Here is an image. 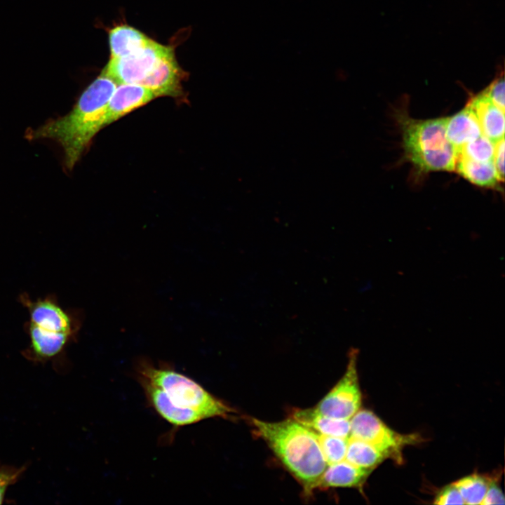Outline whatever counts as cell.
<instances>
[{
  "label": "cell",
  "instance_id": "9a60e30c",
  "mask_svg": "<svg viewBox=\"0 0 505 505\" xmlns=\"http://www.w3.org/2000/svg\"><path fill=\"white\" fill-rule=\"evenodd\" d=\"M454 170L466 180L480 187L496 188L500 182L493 161L478 162L459 154Z\"/></svg>",
  "mask_w": 505,
  "mask_h": 505
},
{
  "label": "cell",
  "instance_id": "2e32d148",
  "mask_svg": "<svg viewBox=\"0 0 505 505\" xmlns=\"http://www.w3.org/2000/svg\"><path fill=\"white\" fill-rule=\"evenodd\" d=\"M149 40L134 27L126 25L116 26L109 32L111 58L126 56L145 46Z\"/></svg>",
  "mask_w": 505,
  "mask_h": 505
},
{
  "label": "cell",
  "instance_id": "3957f363",
  "mask_svg": "<svg viewBox=\"0 0 505 505\" xmlns=\"http://www.w3.org/2000/svg\"><path fill=\"white\" fill-rule=\"evenodd\" d=\"M250 421L257 435L302 485L304 494H312L328 465L317 433L291 417L275 422Z\"/></svg>",
  "mask_w": 505,
  "mask_h": 505
},
{
  "label": "cell",
  "instance_id": "d6986e66",
  "mask_svg": "<svg viewBox=\"0 0 505 505\" xmlns=\"http://www.w3.org/2000/svg\"><path fill=\"white\" fill-rule=\"evenodd\" d=\"M317 437L327 464L345 459L348 438L319 433H317Z\"/></svg>",
  "mask_w": 505,
  "mask_h": 505
},
{
  "label": "cell",
  "instance_id": "ffe728a7",
  "mask_svg": "<svg viewBox=\"0 0 505 505\" xmlns=\"http://www.w3.org/2000/svg\"><path fill=\"white\" fill-rule=\"evenodd\" d=\"M494 144L484 135L466 144L460 150V155L478 162L492 161Z\"/></svg>",
  "mask_w": 505,
  "mask_h": 505
},
{
  "label": "cell",
  "instance_id": "d4e9b609",
  "mask_svg": "<svg viewBox=\"0 0 505 505\" xmlns=\"http://www.w3.org/2000/svg\"><path fill=\"white\" fill-rule=\"evenodd\" d=\"M504 138L494 144L493 162L499 182L504 180Z\"/></svg>",
  "mask_w": 505,
  "mask_h": 505
},
{
  "label": "cell",
  "instance_id": "603a6c76",
  "mask_svg": "<svg viewBox=\"0 0 505 505\" xmlns=\"http://www.w3.org/2000/svg\"><path fill=\"white\" fill-rule=\"evenodd\" d=\"M22 471V468L13 470L0 469V504H2L4 499L7 488L16 482Z\"/></svg>",
  "mask_w": 505,
  "mask_h": 505
},
{
  "label": "cell",
  "instance_id": "ba28073f",
  "mask_svg": "<svg viewBox=\"0 0 505 505\" xmlns=\"http://www.w3.org/2000/svg\"><path fill=\"white\" fill-rule=\"evenodd\" d=\"M358 350L349 352V362L342 377L318 403L320 413L337 419H350L359 410L362 396L357 371Z\"/></svg>",
  "mask_w": 505,
  "mask_h": 505
},
{
  "label": "cell",
  "instance_id": "7a4b0ae2",
  "mask_svg": "<svg viewBox=\"0 0 505 505\" xmlns=\"http://www.w3.org/2000/svg\"><path fill=\"white\" fill-rule=\"evenodd\" d=\"M116 84L101 72L83 91L71 111L35 129H28L26 138L57 142L63 151L65 168L72 170L95 135L105 127L107 105Z\"/></svg>",
  "mask_w": 505,
  "mask_h": 505
},
{
  "label": "cell",
  "instance_id": "52a82bcc",
  "mask_svg": "<svg viewBox=\"0 0 505 505\" xmlns=\"http://www.w3.org/2000/svg\"><path fill=\"white\" fill-rule=\"evenodd\" d=\"M173 48L150 39L138 50L121 58H111L102 73L117 84L133 83L142 86L161 60Z\"/></svg>",
  "mask_w": 505,
  "mask_h": 505
},
{
  "label": "cell",
  "instance_id": "7402d4cb",
  "mask_svg": "<svg viewBox=\"0 0 505 505\" xmlns=\"http://www.w3.org/2000/svg\"><path fill=\"white\" fill-rule=\"evenodd\" d=\"M433 504L439 505L465 504L457 487L452 483L445 487L436 497Z\"/></svg>",
  "mask_w": 505,
  "mask_h": 505
},
{
  "label": "cell",
  "instance_id": "4fadbf2b",
  "mask_svg": "<svg viewBox=\"0 0 505 505\" xmlns=\"http://www.w3.org/2000/svg\"><path fill=\"white\" fill-rule=\"evenodd\" d=\"M482 134L478 119L468 105L457 114L447 117L446 137L459 153L466 144Z\"/></svg>",
  "mask_w": 505,
  "mask_h": 505
},
{
  "label": "cell",
  "instance_id": "5bb4252c",
  "mask_svg": "<svg viewBox=\"0 0 505 505\" xmlns=\"http://www.w3.org/2000/svg\"><path fill=\"white\" fill-rule=\"evenodd\" d=\"M291 418L323 435L348 438L350 436V419H337L324 415L315 408L292 410Z\"/></svg>",
  "mask_w": 505,
  "mask_h": 505
},
{
  "label": "cell",
  "instance_id": "277c9868",
  "mask_svg": "<svg viewBox=\"0 0 505 505\" xmlns=\"http://www.w3.org/2000/svg\"><path fill=\"white\" fill-rule=\"evenodd\" d=\"M18 301L27 309L24 330L29 346L24 355L34 361H47L60 354L76 341L82 325L79 310L65 309L54 294L32 299L27 292Z\"/></svg>",
  "mask_w": 505,
  "mask_h": 505
},
{
  "label": "cell",
  "instance_id": "cb8c5ba5",
  "mask_svg": "<svg viewBox=\"0 0 505 505\" xmlns=\"http://www.w3.org/2000/svg\"><path fill=\"white\" fill-rule=\"evenodd\" d=\"M505 498L504 494L493 480H490L488 488L481 502V505L504 504Z\"/></svg>",
  "mask_w": 505,
  "mask_h": 505
},
{
  "label": "cell",
  "instance_id": "5b68a950",
  "mask_svg": "<svg viewBox=\"0 0 505 505\" xmlns=\"http://www.w3.org/2000/svg\"><path fill=\"white\" fill-rule=\"evenodd\" d=\"M447 117L417 120L402 114L399 122L406 157L422 172L453 171L459 152L446 137Z\"/></svg>",
  "mask_w": 505,
  "mask_h": 505
},
{
  "label": "cell",
  "instance_id": "44dd1931",
  "mask_svg": "<svg viewBox=\"0 0 505 505\" xmlns=\"http://www.w3.org/2000/svg\"><path fill=\"white\" fill-rule=\"evenodd\" d=\"M504 85V77L501 72L481 91L494 105L504 111L505 107Z\"/></svg>",
  "mask_w": 505,
  "mask_h": 505
},
{
  "label": "cell",
  "instance_id": "8992f818",
  "mask_svg": "<svg viewBox=\"0 0 505 505\" xmlns=\"http://www.w3.org/2000/svg\"><path fill=\"white\" fill-rule=\"evenodd\" d=\"M351 437L363 440L376 447L387 458L403 461V450L419 438L415 434H400L387 426L372 412L358 410L350 419Z\"/></svg>",
  "mask_w": 505,
  "mask_h": 505
},
{
  "label": "cell",
  "instance_id": "9c48e42d",
  "mask_svg": "<svg viewBox=\"0 0 505 505\" xmlns=\"http://www.w3.org/2000/svg\"><path fill=\"white\" fill-rule=\"evenodd\" d=\"M185 76L186 73L179 66L172 49L163 57L142 86L152 91L156 97L181 99L184 97L182 83Z\"/></svg>",
  "mask_w": 505,
  "mask_h": 505
},
{
  "label": "cell",
  "instance_id": "e0dca14e",
  "mask_svg": "<svg viewBox=\"0 0 505 505\" xmlns=\"http://www.w3.org/2000/svg\"><path fill=\"white\" fill-rule=\"evenodd\" d=\"M386 457L371 444L349 436L345 460L350 464L363 469H375Z\"/></svg>",
  "mask_w": 505,
  "mask_h": 505
},
{
  "label": "cell",
  "instance_id": "7c38bea8",
  "mask_svg": "<svg viewBox=\"0 0 505 505\" xmlns=\"http://www.w3.org/2000/svg\"><path fill=\"white\" fill-rule=\"evenodd\" d=\"M372 469L354 466L345 459L328 464L320 477L316 489L331 487H356L361 489Z\"/></svg>",
  "mask_w": 505,
  "mask_h": 505
},
{
  "label": "cell",
  "instance_id": "8fae6325",
  "mask_svg": "<svg viewBox=\"0 0 505 505\" xmlns=\"http://www.w3.org/2000/svg\"><path fill=\"white\" fill-rule=\"evenodd\" d=\"M467 105L473 110L482 133L495 144L504 138V111L482 92L472 97Z\"/></svg>",
  "mask_w": 505,
  "mask_h": 505
},
{
  "label": "cell",
  "instance_id": "ac0fdd59",
  "mask_svg": "<svg viewBox=\"0 0 505 505\" xmlns=\"http://www.w3.org/2000/svg\"><path fill=\"white\" fill-rule=\"evenodd\" d=\"M490 480L474 473L464 477L453 484L461 493L465 504H480L488 488Z\"/></svg>",
  "mask_w": 505,
  "mask_h": 505
},
{
  "label": "cell",
  "instance_id": "30bf717a",
  "mask_svg": "<svg viewBox=\"0 0 505 505\" xmlns=\"http://www.w3.org/2000/svg\"><path fill=\"white\" fill-rule=\"evenodd\" d=\"M156 97L152 91L144 86L133 83H119L107 105L105 126Z\"/></svg>",
  "mask_w": 505,
  "mask_h": 505
},
{
  "label": "cell",
  "instance_id": "6da1fadb",
  "mask_svg": "<svg viewBox=\"0 0 505 505\" xmlns=\"http://www.w3.org/2000/svg\"><path fill=\"white\" fill-rule=\"evenodd\" d=\"M135 377L151 408L174 429L220 417L231 419L236 411L196 381L168 364L140 359Z\"/></svg>",
  "mask_w": 505,
  "mask_h": 505
}]
</instances>
